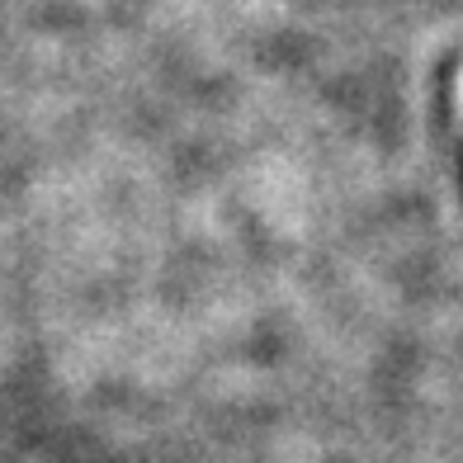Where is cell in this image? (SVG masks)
<instances>
[{
    "label": "cell",
    "mask_w": 463,
    "mask_h": 463,
    "mask_svg": "<svg viewBox=\"0 0 463 463\" xmlns=\"http://www.w3.org/2000/svg\"><path fill=\"white\" fill-rule=\"evenodd\" d=\"M458 180H463V152H458Z\"/></svg>",
    "instance_id": "cell-1"
}]
</instances>
